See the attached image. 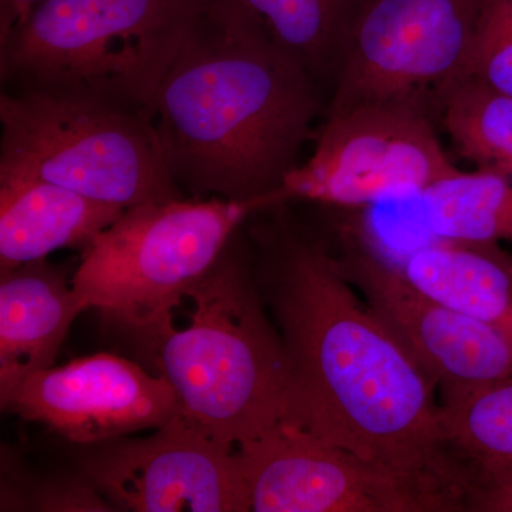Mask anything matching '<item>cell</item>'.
Returning <instances> with one entry per match:
<instances>
[{
	"mask_svg": "<svg viewBox=\"0 0 512 512\" xmlns=\"http://www.w3.org/2000/svg\"><path fill=\"white\" fill-rule=\"evenodd\" d=\"M360 0H207L214 15L291 60L315 82L338 69Z\"/></svg>",
	"mask_w": 512,
	"mask_h": 512,
	"instance_id": "cell-15",
	"label": "cell"
},
{
	"mask_svg": "<svg viewBox=\"0 0 512 512\" xmlns=\"http://www.w3.org/2000/svg\"><path fill=\"white\" fill-rule=\"evenodd\" d=\"M463 79L512 97V0H484Z\"/></svg>",
	"mask_w": 512,
	"mask_h": 512,
	"instance_id": "cell-21",
	"label": "cell"
},
{
	"mask_svg": "<svg viewBox=\"0 0 512 512\" xmlns=\"http://www.w3.org/2000/svg\"><path fill=\"white\" fill-rule=\"evenodd\" d=\"M284 201L178 198L127 208L83 249L74 295L83 311L99 309L121 328L173 315L242 224Z\"/></svg>",
	"mask_w": 512,
	"mask_h": 512,
	"instance_id": "cell-6",
	"label": "cell"
},
{
	"mask_svg": "<svg viewBox=\"0 0 512 512\" xmlns=\"http://www.w3.org/2000/svg\"><path fill=\"white\" fill-rule=\"evenodd\" d=\"M370 311L403 343L443 393L512 376V338L424 295L402 274L366 249L338 259Z\"/></svg>",
	"mask_w": 512,
	"mask_h": 512,
	"instance_id": "cell-12",
	"label": "cell"
},
{
	"mask_svg": "<svg viewBox=\"0 0 512 512\" xmlns=\"http://www.w3.org/2000/svg\"><path fill=\"white\" fill-rule=\"evenodd\" d=\"M254 275L285 356L282 424L410 478L467 511L476 476L444 436L436 383L315 239L259 237Z\"/></svg>",
	"mask_w": 512,
	"mask_h": 512,
	"instance_id": "cell-1",
	"label": "cell"
},
{
	"mask_svg": "<svg viewBox=\"0 0 512 512\" xmlns=\"http://www.w3.org/2000/svg\"><path fill=\"white\" fill-rule=\"evenodd\" d=\"M79 446L77 471L117 511H251L237 448L178 413L144 439Z\"/></svg>",
	"mask_w": 512,
	"mask_h": 512,
	"instance_id": "cell-9",
	"label": "cell"
},
{
	"mask_svg": "<svg viewBox=\"0 0 512 512\" xmlns=\"http://www.w3.org/2000/svg\"><path fill=\"white\" fill-rule=\"evenodd\" d=\"M440 421L448 444L476 464L478 481L512 470V376L443 393Z\"/></svg>",
	"mask_w": 512,
	"mask_h": 512,
	"instance_id": "cell-18",
	"label": "cell"
},
{
	"mask_svg": "<svg viewBox=\"0 0 512 512\" xmlns=\"http://www.w3.org/2000/svg\"><path fill=\"white\" fill-rule=\"evenodd\" d=\"M205 0H46L0 39L6 92H63L146 111Z\"/></svg>",
	"mask_w": 512,
	"mask_h": 512,
	"instance_id": "cell-4",
	"label": "cell"
},
{
	"mask_svg": "<svg viewBox=\"0 0 512 512\" xmlns=\"http://www.w3.org/2000/svg\"><path fill=\"white\" fill-rule=\"evenodd\" d=\"M126 210L46 181L0 175V274L57 249L83 251Z\"/></svg>",
	"mask_w": 512,
	"mask_h": 512,
	"instance_id": "cell-14",
	"label": "cell"
},
{
	"mask_svg": "<svg viewBox=\"0 0 512 512\" xmlns=\"http://www.w3.org/2000/svg\"><path fill=\"white\" fill-rule=\"evenodd\" d=\"M235 451L251 511H458L444 495L286 424Z\"/></svg>",
	"mask_w": 512,
	"mask_h": 512,
	"instance_id": "cell-10",
	"label": "cell"
},
{
	"mask_svg": "<svg viewBox=\"0 0 512 512\" xmlns=\"http://www.w3.org/2000/svg\"><path fill=\"white\" fill-rule=\"evenodd\" d=\"M458 168L429 113L403 104L330 110L306 163L286 177L285 200L362 207L416 197Z\"/></svg>",
	"mask_w": 512,
	"mask_h": 512,
	"instance_id": "cell-8",
	"label": "cell"
},
{
	"mask_svg": "<svg viewBox=\"0 0 512 512\" xmlns=\"http://www.w3.org/2000/svg\"><path fill=\"white\" fill-rule=\"evenodd\" d=\"M237 234L185 293L192 302L185 328H175L174 313L124 328L173 386L181 413L232 448L281 423L286 382L281 336Z\"/></svg>",
	"mask_w": 512,
	"mask_h": 512,
	"instance_id": "cell-3",
	"label": "cell"
},
{
	"mask_svg": "<svg viewBox=\"0 0 512 512\" xmlns=\"http://www.w3.org/2000/svg\"><path fill=\"white\" fill-rule=\"evenodd\" d=\"M488 247L434 238L413 248L399 268L417 291L512 338V265Z\"/></svg>",
	"mask_w": 512,
	"mask_h": 512,
	"instance_id": "cell-16",
	"label": "cell"
},
{
	"mask_svg": "<svg viewBox=\"0 0 512 512\" xmlns=\"http://www.w3.org/2000/svg\"><path fill=\"white\" fill-rule=\"evenodd\" d=\"M470 511L512 512V470L478 481Z\"/></svg>",
	"mask_w": 512,
	"mask_h": 512,
	"instance_id": "cell-22",
	"label": "cell"
},
{
	"mask_svg": "<svg viewBox=\"0 0 512 512\" xmlns=\"http://www.w3.org/2000/svg\"><path fill=\"white\" fill-rule=\"evenodd\" d=\"M46 0H0V39L9 35L36 6Z\"/></svg>",
	"mask_w": 512,
	"mask_h": 512,
	"instance_id": "cell-23",
	"label": "cell"
},
{
	"mask_svg": "<svg viewBox=\"0 0 512 512\" xmlns=\"http://www.w3.org/2000/svg\"><path fill=\"white\" fill-rule=\"evenodd\" d=\"M484 0H360L330 110L431 101L463 79Z\"/></svg>",
	"mask_w": 512,
	"mask_h": 512,
	"instance_id": "cell-7",
	"label": "cell"
},
{
	"mask_svg": "<svg viewBox=\"0 0 512 512\" xmlns=\"http://www.w3.org/2000/svg\"><path fill=\"white\" fill-rule=\"evenodd\" d=\"M423 227L436 239L473 245L512 241V177L497 171L447 175L417 195Z\"/></svg>",
	"mask_w": 512,
	"mask_h": 512,
	"instance_id": "cell-17",
	"label": "cell"
},
{
	"mask_svg": "<svg viewBox=\"0 0 512 512\" xmlns=\"http://www.w3.org/2000/svg\"><path fill=\"white\" fill-rule=\"evenodd\" d=\"M318 107L308 73L218 18L205 0L150 116L181 191L285 200L282 187L299 165Z\"/></svg>",
	"mask_w": 512,
	"mask_h": 512,
	"instance_id": "cell-2",
	"label": "cell"
},
{
	"mask_svg": "<svg viewBox=\"0 0 512 512\" xmlns=\"http://www.w3.org/2000/svg\"><path fill=\"white\" fill-rule=\"evenodd\" d=\"M83 312L72 282L46 258L0 274V403L29 376L55 366Z\"/></svg>",
	"mask_w": 512,
	"mask_h": 512,
	"instance_id": "cell-13",
	"label": "cell"
},
{
	"mask_svg": "<svg viewBox=\"0 0 512 512\" xmlns=\"http://www.w3.org/2000/svg\"><path fill=\"white\" fill-rule=\"evenodd\" d=\"M0 175L130 208L184 198L146 111L63 92H3Z\"/></svg>",
	"mask_w": 512,
	"mask_h": 512,
	"instance_id": "cell-5",
	"label": "cell"
},
{
	"mask_svg": "<svg viewBox=\"0 0 512 512\" xmlns=\"http://www.w3.org/2000/svg\"><path fill=\"white\" fill-rule=\"evenodd\" d=\"M444 127L461 156L481 170L512 177V97L473 79L454 84L441 100Z\"/></svg>",
	"mask_w": 512,
	"mask_h": 512,
	"instance_id": "cell-19",
	"label": "cell"
},
{
	"mask_svg": "<svg viewBox=\"0 0 512 512\" xmlns=\"http://www.w3.org/2000/svg\"><path fill=\"white\" fill-rule=\"evenodd\" d=\"M2 409L45 424L77 447L160 429L181 412L164 377L111 353L29 376Z\"/></svg>",
	"mask_w": 512,
	"mask_h": 512,
	"instance_id": "cell-11",
	"label": "cell"
},
{
	"mask_svg": "<svg viewBox=\"0 0 512 512\" xmlns=\"http://www.w3.org/2000/svg\"><path fill=\"white\" fill-rule=\"evenodd\" d=\"M2 511L113 512L114 505L77 471L62 476H30L18 458L2 456Z\"/></svg>",
	"mask_w": 512,
	"mask_h": 512,
	"instance_id": "cell-20",
	"label": "cell"
}]
</instances>
